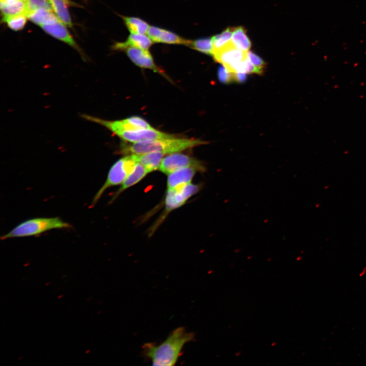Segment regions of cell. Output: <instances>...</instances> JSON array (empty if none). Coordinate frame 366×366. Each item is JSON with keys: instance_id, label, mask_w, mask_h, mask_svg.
I'll use <instances>...</instances> for the list:
<instances>
[{"instance_id": "cell-1", "label": "cell", "mask_w": 366, "mask_h": 366, "mask_svg": "<svg viewBox=\"0 0 366 366\" xmlns=\"http://www.w3.org/2000/svg\"><path fill=\"white\" fill-rule=\"evenodd\" d=\"M195 340V334L184 327L174 329L165 341L159 345L147 343L142 346L143 353L154 365L172 366L175 364L184 346Z\"/></svg>"}, {"instance_id": "cell-2", "label": "cell", "mask_w": 366, "mask_h": 366, "mask_svg": "<svg viewBox=\"0 0 366 366\" xmlns=\"http://www.w3.org/2000/svg\"><path fill=\"white\" fill-rule=\"evenodd\" d=\"M199 139L180 138L176 137L122 144L120 151L127 155H139L151 152L166 154L179 152L196 146L206 144Z\"/></svg>"}, {"instance_id": "cell-3", "label": "cell", "mask_w": 366, "mask_h": 366, "mask_svg": "<svg viewBox=\"0 0 366 366\" xmlns=\"http://www.w3.org/2000/svg\"><path fill=\"white\" fill-rule=\"evenodd\" d=\"M70 227L68 223L58 217L35 218L20 223L9 232L2 235L1 239L5 240L36 236L50 230L69 228Z\"/></svg>"}, {"instance_id": "cell-4", "label": "cell", "mask_w": 366, "mask_h": 366, "mask_svg": "<svg viewBox=\"0 0 366 366\" xmlns=\"http://www.w3.org/2000/svg\"><path fill=\"white\" fill-rule=\"evenodd\" d=\"M137 163L132 155L115 162L110 168L105 181L94 197L92 205L96 204L107 189L121 184Z\"/></svg>"}, {"instance_id": "cell-5", "label": "cell", "mask_w": 366, "mask_h": 366, "mask_svg": "<svg viewBox=\"0 0 366 366\" xmlns=\"http://www.w3.org/2000/svg\"><path fill=\"white\" fill-rule=\"evenodd\" d=\"M85 119L102 126L114 134L124 131H131L148 129L150 125L143 118L139 116H132L121 120H108L87 114H82Z\"/></svg>"}, {"instance_id": "cell-6", "label": "cell", "mask_w": 366, "mask_h": 366, "mask_svg": "<svg viewBox=\"0 0 366 366\" xmlns=\"http://www.w3.org/2000/svg\"><path fill=\"white\" fill-rule=\"evenodd\" d=\"M201 188L200 184L190 183L178 189L167 190L165 199L164 216L183 205L190 197L197 193Z\"/></svg>"}, {"instance_id": "cell-7", "label": "cell", "mask_w": 366, "mask_h": 366, "mask_svg": "<svg viewBox=\"0 0 366 366\" xmlns=\"http://www.w3.org/2000/svg\"><path fill=\"white\" fill-rule=\"evenodd\" d=\"M192 167L199 171L204 172L205 167L202 162L188 155L179 152L169 154L163 158L159 167V170L167 175L178 169Z\"/></svg>"}, {"instance_id": "cell-8", "label": "cell", "mask_w": 366, "mask_h": 366, "mask_svg": "<svg viewBox=\"0 0 366 366\" xmlns=\"http://www.w3.org/2000/svg\"><path fill=\"white\" fill-rule=\"evenodd\" d=\"M115 135L129 143H136L144 141L176 137L155 129H143L117 132Z\"/></svg>"}, {"instance_id": "cell-9", "label": "cell", "mask_w": 366, "mask_h": 366, "mask_svg": "<svg viewBox=\"0 0 366 366\" xmlns=\"http://www.w3.org/2000/svg\"><path fill=\"white\" fill-rule=\"evenodd\" d=\"M130 59L136 66L148 69L167 77L163 70L155 63L153 57L148 50L135 47H127L124 50Z\"/></svg>"}, {"instance_id": "cell-10", "label": "cell", "mask_w": 366, "mask_h": 366, "mask_svg": "<svg viewBox=\"0 0 366 366\" xmlns=\"http://www.w3.org/2000/svg\"><path fill=\"white\" fill-rule=\"evenodd\" d=\"M147 33L152 42L156 43L189 46L191 41L185 39L170 30L155 26H150Z\"/></svg>"}, {"instance_id": "cell-11", "label": "cell", "mask_w": 366, "mask_h": 366, "mask_svg": "<svg viewBox=\"0 0 366 366\" xmlns=\"http://www.w3.org/2000/svg\"><path fill=\"white\" fill-rule=\"evenodd\" d=\"M246 52L237 49L231 43L222 49L214 53L212 56L216 61L227 68L247 58Z\"/></svg>"}, {"instance_id": "cell-12", "label": "cell", "mask_w": 366, "mask_h": 366, "mask_svg": "<svg viewBox=\"0 0 366 366\" xmlns=\"http://www.w3.org/2000/svg\"><path fill=\"white\" fill-rule=\"evenodd\" d=\"M199 170L192 167L181 168L168 174L167 190L178 189L190 184L193 178Z\"/></svg>"}, {"instance_id": "cell-13", "label": "cell", "mask_w": 366, "mask_h": 366, "mask_svg": "<svg viewBox=\"0 0 366 366\" xmlns=\"http://www.w3.org/2000/svg\"><path fill=\"white\" fill-rule=\"evenodd\" d=\"M64 23L60 20L41 25L42 28L53 37L77 48V46Z\"/></svg>"}, {"instance_id": "cell-14", "label": "cell", "mask_w": 366, "mask_h": 366, "mask_svg": "<svg viewBox=\"0 0 366 366\" xmlns=\"http://www.w3.org/2000/svg\"><path fill=\"white\" fill-rule=\"evenodd\" d=\"M152 44V41L145 34H131L124 42H117L113 46L114 50H124L127 47H135L148 50Z\"/></svg>"}, {"instance_id": "cell-15", "label": "cell", "mask_w": 366, "mask_h": 366, "mask_svg": "<svg viewBox=\"0 0 366 366\" xmlns=\"http://www.w3.org/2000/svg\"><path fill=\"white\" fill-rule=\"evenodd\" d=\"M148 172L144 167L137 163L131 172L127 176L119 189L113 195L110 203L112 202L125 190L139 182Z\"/></svg>"}, {"instance_id": "cell-16", "label": "cell", "mask_w": 366, "mask_h": 366, "mask_svg": "<svg viewBox=\"0 0 366 366\" xmlns=\"http://www.w3.org/2000/svg\"><path fill=\"white\" fill-rule=\"evenodd\" d=\"M132 155L137 162L143 165L150 173L159 169L164 154L160 152H151Z\"/></svg>"}, {"instance_id": "cell-17", "label": "cell", "mask_w": 366, "mask_h": 366, "mask_svg": "<svg viewBox=\"0 0 366 366\" xmlns=\"http://www.w3.org/2000/svg\"><path fill=\"white\" fill-rule=\"evenodd\" d=\"M25 15L30 21L40 26L59 20L53 11L44 9L29 11Z\"/></svg>"}, {"instance_id": "cell-18", "label": "cell", "mask_w": 366, "mask_h": 366, "mask_svg": "<svg viewBox=\"0 0 366 366\" xmlns=\"http://www.w3.org/2000/svg\"><path fill=\"white\" fill-rule=\"evenodd\" d=\"M1 10L3 17L24 14L27 11L23 0H1Z\"/></svg>"}, {"instance_id": "cell-19", "label": "cell", "mask_w": 366, "mask_h": 366, "mask_svg": "<svg viewBox=\"0 0 366 366\" xmlns=\"http://www.w3.org/2000/svg\"><path fill=\"white\" fill-rule=\"evenodd\" d=\"M231 43L237 49L245 52L250 50L252 46L245 28L241 26L234 27Z\"/></svg>"}, {"instance_id": "cell-20", "label": "cell", "mask_w": 366, "mask_h": 366, "mask_svg": "<svg viewBox=\"0 0 366 366\" xmlns=\"http://www.w3.org/2000/svg\"><path fill=\"white\" fill-rule=\"evenodd\" d=\"M53 10L58 19L64 24L71 27L72 23L68 10L67 0H49Z\"/></svg>"}, {"instance_id": "cell-21", "label": "cell", "mask_w": 366, "mask_h": 366, "mask_svg": "<svg viewBox=\"0 0 366 366\" xmlns=\"http://www.w3.org/2000/svg\"><path fill=\"white\" fill-rule=\"evenodd\" d=\"M126 27L131 34H145L149 25L142 19L136 17L121 16Z\"/></svg>"}, {"instance_id": "cell-22", "label": "cell", "mask_w": 366, "mask_h": 366, "mask_svg": "<svg viewBox=\"0 0 366 366\" xmlns=\"http://www.w3.org/2000/svg\"><path fill=\"white\" fill-rule=\"evenodd\" d=\"M233 29L234 27H228L221 34L212 37L214 53L222 49L231 43Z\"/></svg>"}, {"instance_id": "cell-23", "label": "cell", "mask_w": 366, "mask_h": 366, "mask_svg": "<svg viewBox=\"0 0 366 366\" xmlns=\"http://www.w3.org/2000/svg\"><path fill=\"white\" fill-rule=\"evenodd\" d=\"M189 46L201 53L213 55L214 47L212 38H204L191 40Z\"/></svg>"}, {"instance_id": "cell-24", "label": "cell", "mask_w": 366, "mask_h": 366, "mask_svg": "<svg viewBox=\"0 0 366 366\" xmlns=\"http://www.w3.org/2000/svg\"><path fill=\"white\" fill-rule=\"evenodd\" d=\"M25 14H21L3 17V20L13 30H19L23 28L27 19Z\"/></svg>"}, {"instance_id": "cell-25", "label": "cell", "mask_w": 366, "mask_h": 366, "mask_svg": "<svg viewBox=\"0 0 366 366\" xmlns=\"http://www.w3.org/2000/svg\"><path fill=\"white\" fill-rule=\"evenodd\" d=\"M25 3L26 13L38 9H44L53 11L49 0H23Z\"/></svg>"}, {"instance_id": "cell-26", "label": "cell", "mask_w": 366, "mask_h": 366, "mask_svg": "<svg viewBox=\"0 0 366 366\" xmlns=\"http://www.w3.org/2000/svg\"><path fill=\"white\" fill-rule=\"evenodd\" d=\"M218 77L219 81L223 83H229L234 81L233 73L222 65L218 69Z\"/></svg>"}, {"instance_id": "cell-27", "label": "cell", "mask_w": 366, "mask_h": 366, "mask_svg": "<svg viewBox=\"0 0 366 366\" xmlns=\"http://www.w3.org/2000/svg\"><path fill=\"white\" fill-rule=\"evenodd\" d=\"M247 58L256 67L264 70V67L266 66V63L264 60L255 54L254 52L251 51H248L246 52Z\"/></svg>"}, {"instance_id": "cell-28", "label": "cell", "mask_w": 366, "mask_h": 366, "mask_svg": "<svg viewBox=\"0 0 366 366\" xmlns=\"http://www.w3.org/2000/svg\"><path fill=\"white\" fill-rule=\"evenodd\" d=\"M234 81L242 83L247 79V74L242 72L233 73Z\"/></svg>"}]
</instances>
